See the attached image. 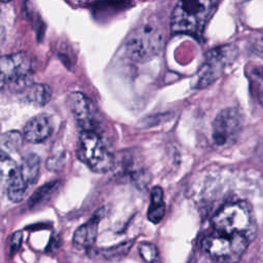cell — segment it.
<instances>
[{
  "instance_id": "cell-11",
  "label": "cell",
  "mask_w": 263,
  "mask_h": 263,
  "mask_svg": "<svg viewBox=\"0 0 263 263\" xmlns=\"http://www.w3.org/2000/svg\"><path fill=\"white\" fill-rule=\"evenodd\" d=\"M52 133L50 118L45 114L32 117L24 127V138L30 143H41Z\"/></svg>"
},
{
  "instance_id": "cell-3",
  "label": "cell",
  "mask_w": 263,
  "mask_h": 263,
  "mask_svg": "<svg viewBox=\"0 0 263 263\" xmlns=\"http://www.w3.org/2000/svg\"><path fill=\"white\" fill-rule=\"evenodd\" d=\"M212 224L216 231L228 234H241L249 239L256 230L252 210L245 201L224 204L214 215Z\"/></svg>"
},
{
  "instance_id": "cell-7",
  "label": "cell",
  "mask_w": 263,
  "mask_h": 263,
  "mask_svg": "<svg viewBox=\"0 0 263 263\" xmlns=\"http://www.w3.org/2000/svg\"><path fill=\"white\" fill-rule=\"evenodd\" d=\"M32 71L30 57L26 52H15L1 58V88L10 86L22 91L29 84L28 77Z\"/></svg>"
},
{
  "instance_id": "cell-2",
  "label": "cell",
  "mask_w": 263,
  "mask_h": 263,
  "mask_svg": "<svg viewBox=\"0 0 263 263\" xmlns=\"http://www.w3.org/2000/svg\"><path fill=\"white\" fill-rule=\"evenodd\" d=\"M164 44L162 24L155 15L145 16L129 33L125 48L136 62H147L157 55Z\"/></svg>"
},
{
  "instance_id": "cell-14",
  "label": "cell",
  "mask_w": 263,
  "mask_h": 263,
  "mask_svg": "<svg viewBox=\"0 0 263 263\" xmlns=\"http://www.w3.org/2000/svg\"><path fill=\"white\" fill-rule=\"evenodd\" d=\"M165 213V203L163 201V191L161 187L155 186L151 190L150 204L147 212V218L152 223L161 221Z\"/></svg>"
},
{
  "instance_id": "cell-13",
  "label": "cell",
  "mask_w": 263,
  "mask_h": 263,
  "mask_svg": "<svg viewBox=\"0 0 263 263\" xmlns=\"http://www.w3.org/2000/svg\"><path fill=\"white\" fill-rule=\"evenodd\" d=\"M21 92L24 93L26 102L35 106H44L51 98V90L46 84L32 83L26 86Z\"/></svg>"
},
{
  "instance_id": "cell-19",
  "label": "cell",
  "mask_w": 263,
  "mask_h": 263,
  "mask_svg": "<svg viewBox=\"0 0 263 263\" xmlns=\"http://www.w3.org/2000/svg\"><path fill=\"white\" fill-rule=\"evenodd\" d=\"M130 248V242H123L121 245H118L112 249L106 250V257L108 258H118L124 256Z\"/></svg>"
},
{
  "instance_id": "cell-20",
  "label": "cell",
  "mask_w": 263,
  "mask_h": 263,
  "mask_svg": "<svg viewBox=\"0 0 263 263\" xmlns=\"http://www.w3.org/2000/svg\"><path fill=\"white\" fill-rule=\"evenodd\" d=\"M64 159L65 155L64 153H55L54 155L50 156L46 160V167L50 171H58L61 170V167L64 165Z\"/></svg>"
},
{
  "instance_id": "cell-9",
  "label": "cell",
  "mask_w": 263,
  "mask_h": 263,
  "mask_svg": "<svg viewBox=\"0 0 263 263\" xmlns=\"http://www.w3.org/2000/svg\"><path fill=\"white\" fill-rule=\"evenodd\" d=\"M1 178L4 183L6 195L12 202H20L28 188L29 185L24 179L21 167L17 165L5 151H1Z\"/></svg>"
},
{
  "instance_id": "cell-8",
  "label": "cell",
  "mask_w": 263,
  "mask_h": 263,
  "mask_svg": "<svg viewBox=\"0 0 263 263\" xmlns=\"http://www.w3.org/2000/svg\"><path fill=\"white\" fill-rule=\"evenodd\" d=\"M241 119L234 108L221 110L213 121L212 137L216 145L226 146L234 143L239 135Z\"/></svg>"
},
{
  "instance_id": "cell-18",
  "label": "cell",
  "mask_w": 263,
  "mask_h": 263,
  "mask_svg": "<svg viewBox=\"0 0 263 263\" xmlns=\"http://www.w3.org/2000/svg\"><path fill=\"white\" fill-rule=\"evenodd\" d=\"M139 253L146 263H159L158 250L153 243L142 242L139 246Z\"/></svg>"
},
{
  "instance_id": "cell-22",
  "label": "cell",
  "mask_w": 263,
  "mask_h": 263,
  "mask_svg": "<svg viewBox=\"0 0 263 263\" xmlns=\"http://www.w3.org/2000/svg\"><path fill=\"white\" fill-rule=\"evenodd\" d=\"M22 238H23V236H22L21 232H16V233L13 234L12 239H11V243H10V249H11L12 252L16 251L20 248L21 242H22Z\"/></svg>"
},
{
  "instance_id": "cell-1",
  "label": "cell",
  "mask_w": 263,
  "mask_h": 263,
  "mask_svg": "<svg viewBox=\"0 0 263 263\" xmlns=\"http://www.w3.org/2000/svg\"><path fill=\"white\" fill-rule=\"evenodd\" d=\"M220 0H178L171 16V31L199 37Z\"/></svg>"
},
{
  "instance_id": "cell-4",
  "label": "cell",
  "mask_w": 263,
  "mask_h": 263,
  "mask_svg": "<svg viewBox=\"0 0 263 263\" xmlns=\"http://www.w3.org/2000/svg\"><path fill=\"white\" fill-rule=\"evenodd\" d=\"M249 238L241 234L216 231L202 239V250L213 259L222 263H235L248 247Z\"/></svg>"
},
{
  "instance_id": "cell-5",
  "label": "cell",
  "mask_w": 263,
  "mask_h": 263,
  "mask_svg": "<svg viewBox=\"0 0 263 263\" xmlns=\"http://www.w3.org/2000/svg\"><path fill=\"white\" fill-rule=\"evenodd\" d=\"M78 155L95 173H106L110 171L114 164L112 153L95 130H81Z\"/></svg>"
},
{
  "instance_id": "cell-17",
  "label": "cell",
  "mask_w": 263,
  "mask_h": 263,
  "mask_svg": "<svg viewBox=\"0 0 263 263\" xmlns=\"http://www.w3.org/2000/svg\"><path fill=\"white\" fill-rule=\"evenodd\" d=\"M24 135L16 130H10L6 132L2 135L1 138V145H2V150H6L8 152H15L17 151L24 141Z\"/></svg>"
},
{
  "instance_id": "cell-6",
  "label": "cell",
  "mask_w": 263,
  "mask_h": 263,
  "mask_svg": "<svg viewBox=\"0 0 263 263\" xmlns=\"http://www.w3.org/2000/svg\"><path fill=\"white\" fill-rule=\"evenodd\" d=\"M237 55V48L233 44H226L209 51L197 73L196 87L203 88L213 83L223 73Z\"/></svg>"
},
{
  "instance_id": "cell-16",
  "label": "cell",
  "mask_w": 263,
  "mask_h": 263,
  "mask_svg": "<svg viewBox=\"0 0 263 263\" xmlns=\"http://www.w3.org/2000/svg\"><path fill=\"white\" fill-rule=\"evenodd\" d=\"M59 182H52L49 184H45L44 186L40 187L30 198L29 200V205L31 208H34L36 205L41 204L42 202H45L50 198V196L55 192L58 189Z\"/></svg>"
},
{
  "instance_id": "cell-10",
  "label": "cell",
  "mask_w": 263,
  "mask_h": 263,
  "mask_svg": "<svg viewBox=\"0 0 263 263\" xmlns=\"http://www.w3.org/2000/svg\"><path fill=\"white\" fill-rule=\"evenodd\" d=\"M68 105L81 130H95V108L91 101L84 93L80 91L70 93Z\"/></svg>"
},
{
  "instance_id": "cell-21",
  "label": "cell",
  "mask_w": 263,
  "mask_h": 263,
  "mask_svg": "<svg viewBox=\"0 0 263 263\" xmlns=\"http://www.w3.org/2000/svg\"><path fill=\"white\" fill-rule=\"evenodd\" d=\"M252 77L254 78L253 82L255 85V92L259 98L258 100H262L263 99V75L262 73H260L258 69H255L252 72Z\"/></svg>"
},
{
  "instance_id": "cell-24",
  "label": "cell",
  "mask_w": 263,
  "mask_h": 263,
  "mask_svg": "<svg viewBox=\"0 0 263 263\" xmlns=\"http://www.w3.org/2000/svg\"><path fill=\"white\" fill-rule=\"evenodd\" d=\"M8 1H10V0H2V2H8Z\"/></svg>"
},
{
  "instance_id": "cell-23",
  "label": "cell",
  "mask_w": 263,
  "mask_h": 263,
  "mask_svg": "<svg viewBox=\"0 0 263 263\" xmlns=\"http://www.w3.org/2000/svg\"><path fill=\"white\" fill-rule=\"evenodd\" d=\"M255 50L259 53L263 54V33L258 37V39L255 41Z\"/></svg>"
},
{
  "instance_id": "cell-15",
  "label": "cell",
  "mask_w": 263,
  "mask_h": 263,
  "mask_svg": "<svg viewBox=\"0 0 263 263\" xmlns=\"http://www.w3.org/2000/svg\"><path fill=\"white\" fill-rule=\"evenodd\" d=\"M20 167H21L22 175L26 180V182L28 183V185L31 186L35 184L38 179L39 171H40V158L38 157V155L34 153L27 154L23 158L20 164Z\"/></svg>"
},
{
  "instance_id": "cell-12",
  "label": "cell",
  "mask_w": 263,
  "mask_h": 263,
  "mask_svg": "<svg viewBox=\"0 0 263 263\" xmlns=\"http://www.w3.org/2000/svg\"><path fill=\"white\" fill-rule=\"evenodd\" d=\"M103 210L98 211L86 223L79 226L73 234V243L78 249L90 248L97 238L99 223L102 218Z\"/></svg>"
}]
</instances>
